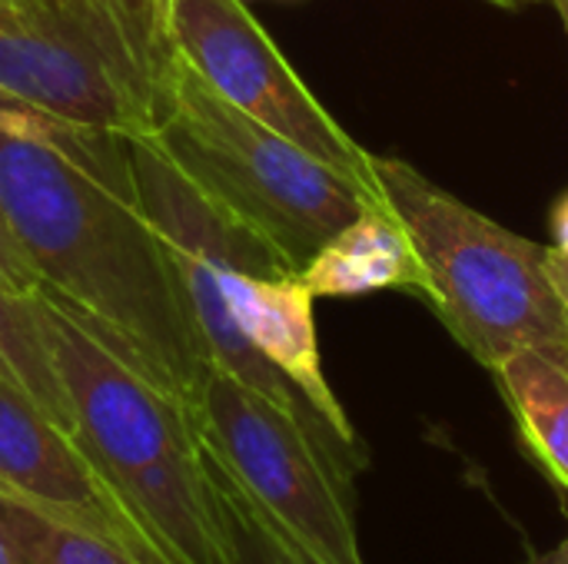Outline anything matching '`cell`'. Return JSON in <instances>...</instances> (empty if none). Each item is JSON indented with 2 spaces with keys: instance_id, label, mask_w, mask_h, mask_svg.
Masks as SVG:
<instances>
[{
  "instance_id": "cell-1",
  "label": "cell",
  "mask_w": 568,
  "mask_h": 564,
  "mask_svg": "<svg viewBox=\"0 0 568 564\" xmlns=\"http://www.w3.org/2000/svg\"><path fill=\"white\" fill-rule=\"evenodd\" d=\"M0 209L40 296L190 406L210 362L143 209L126 136L0 93Z\"/></svg>"
},
{
  "instance_id": "cell-2",
  "label": "cell",
  "mask_w": 568,
  "mask_h": 564,
  "mask_svg": "<svg viewBox=\"0 0 568 564\" xmlns=\"http://www.w3.org/2000/svg\"><path fill=\"white\" fill-rule=\"evenodd\" d=\"M33 302L77 419V445L166 562L230 564L190 406L110 352L53 299L37 293Z\"/></svg>"
},
{
  "instance_id": "cell-3",
  "label": "cell",
  "mask_w": 568,
  "mask_h": 564,
  "mask_svg": "<svg viewBox=\"0 0 568 564\" xmlns=\"http://www.w3.org/2000/svg\"><path fill=\"white\" fill-rule=\"evenodd\" d=\"M150 140L296 273L366 206H376L346 176L223 100L170 37L153 76Z\"/></svg>"
},
{
  "instance_id": "cell-4",
  "label": "cell",
  "mask_w": 568,
  "mask_h": 564,
  "mask_svg": "<svg viewBox=\"0 0 568 564\" xmlns=\"http://www.w3.org/2000/svg\"><path fill=\"white\" fill-rule=\"evenodd\" d=\"M383 203L419 263V296L489 372L519 349L568 359V309L546 273V246L466 206L416 166L373 156Z\"/></svg>"
},
{
  "instance_id": "cell-5",
  "label": "cell",
  "mask_w": 568,
  "mask_h": 564,
  "mask_svg": "<svg viewBox=\"0 0 568 564\" xmlns=\"http://www.w3.org/2000/svg\"><path fill=\"white\" fill-rule=\"evenodd\" d=\"M160 0H0V93L67 123L150 136Z\"/></svg>"
},
{
  "instance_id": "cell-6",
  "label": "cell",
  "mask_w": 568,
  "mask_h": 564,
  "mask_svg": "<svg viewBox=\"0 0 568 564\" xmlns=\"http://www.w3.org/2000/svg\"><path fill=\"white\" fill-rule=\"evenodd\" d=\"M213 459L313 564H366L353 482L283 406L210 366L190 402Z\"/></svg>"
},
{
  "instance_id": "cell-7",
  "label": "cell",
  "mask_w": 568,
  "mask_h": 564,
  "mask_svg": "<svg viewBox=\"0 0 568 564\" xmlns=\"http://www.w3.org/2000/svg\"><path fill=\"white\" fill-rule=\"evenodd\" d=\"M160 20L180 57L223 100L346 176L376 206H386L373 153L310 93L243 0H160Z\"/></svg>"
},
{
  "instance_id": "cell-8",
  "label": "cell",
  "mask_w": 568,
  "mask_h": 564,
  "mask_svg": "<svg viewBox=\"0 0 568 564\" xmlns=\"http://www.w3.org/2000/svg\"><path fill=\"white\" fill-rule=\"evenodd\" d=\"M0 489L143 564H170L113 485L33 399L0 379Z\"/></svg>"
},
{
  "instance_id": "cell-9",
  "label": "cell",
  "mask_w": 568,
  "mask_h": 564,
  "mask_svg": "<svg viewBox=\"0 0 568 564\" xmlns=\"http://www.w3.org/2000/svg\"><path fill=\"white\" fill-rule=\"evenodd\" d=\"M216 283L223 302L236 322V329L250 339V346L273 362L300 392L313 402V409L353 445L366 449L336 392L329 389L320 362L316 322H313V293L300 276H256L243 266L223 263L216 269Z\"/></svg>"
},
{
  "instance_id": "cell-10",
  "label": "cell",
  "mask_w": 568,
  "mask_h": 564,
  "mask_svg": "<svg viewBox=\"0 0 568 564\" xmlns=\"http://www.w3.org/2000/svg\"><path fill=\"white\" fill-rule=\"evenodd\" d=\"M303 286L326 299L379 289H423V263L389 206H366L300 273Z\"/></svg>"
},
{
  "instance_id": "cell-11",
  "label": "cell",
  "mask_w": 568,
  "mask_h": 564,
  "mask_svg": "<svg viewBox=\"0 0 568 564\" xmlns=\"http://www.w3.org/2000/svg\"><path fill=\"white\" fill-rule=\"evenodd\" d=\"M532 462L568 495V359L519 349L493 369Z\"/></svg>"
},
{
  "instance_id": "cell-12",
  "label": "cell",
  "mask_w": 568,
  "mask_h": 564,
  "mask_svg": "<svg viewBox=\"0 0 568 564\" xmlns=\"http://www.w3.org/2000/svg\"><path fill=\"white\" fill-rule=\"evenodd\" d=\"M0 379L33 399L63 432L77 435V419L47 346L33 296L17 293L0 276Z\"/></svg>"
},
{
  "instance_id": "cell-13",
  "label": "cell",
  "mask_w": 568,
  "mask_h": 564,
  "mask_svg": "<svg viewBox=\"0 0 568 564\" xmlns=\"http://www.w3.org/2000/svg\"><path fill=\"white\" fill-rule=\"evenodd\" d=\"M203 442V439H200ZM206 479L213 495V512L220 525V539L230 564H313L270 519L266 512L243 492V485L213 459L203 445Z\"/></svg>"
},
{
  "instance_id": "cell-14",
  "label": "cell",
  "mask_w": 568,
  "mask_h": 564,
  "mask_svg": "<svg viewBox=\"0 0 568 564\" xmlns=\"http://www.w3.org/2000/svg\"><path fill=\"white\" fill-rule=\"evenodd\" d=\"M0 525L20 564H143L0 489Z\"/></svg>"
},
{
  "instance_id": "cell-15",
  "label": "cell",
  "mask_w": 568,
  "mask_h": 564,
  "mask_svg": "<svg viewBox=\"0 0 568 564\" xmlns=\"http://www.w3.org/2000/svg\"><path fill=\"white\" fill-rule=\"evenodd\" d=\"M0 276H3L17 293H23V296H37V293H40V279H37L33 266L27 263L20 243L13 239L3 209H0Z\"/></svg>"
},
{
  "instance_id": "cell-16",
  "label": "cell",
  "mask_w": 568,
  "mask_h": 564,
  "mask_svg": "<svg viewBox=\"0 0 568 564\" xmlns=\"http://www.w3.org/2000/svg\"><path fill=\"white\" fill-rule=\"evenodd\" d=\"M546 273L568 309V193L552 213V246H546Z\"/></svg>"
},
{
  "instance_id": "cell-17",
  "label": "cell",
  "mask_w": 568,
  "mask_h": 564,
  "mask_svg": "<svg viewBox=\"0 0 568 564\" xmlns=\"http://www.w3.org/2000/svg\"><path fill=\"white\" fill-rule=\"evenodd\" d=\"M526 564H568V532L556 548H549V552H542V555H529V562Z\"/></svg>"
},
{
  "instance_id": "cell-18",
  "label": "cell",
  "mask_w": 568,
  "mask_h": 564,
  "mask_svg": "<svg viewBox=\"0 0 568 564\" xmlns=\"http://www.w3.org/2000/svg\"><path fill=\"white\" fill-rule=\"evenodd\" d=\"M0 564H20L17 562V555H13V545H10V539H7V532H3V525H0Z\"/></svg>"
},
{
  "instance_id": "cell-19",
  "label": "cell",
  "mask_w": 568,
  "mask_h": 564,
  "mask_svg": "<svg viewBox=\"0 0 568 564\" xmlns=\"http://www.w3.org/2000/svg\"><path fill=\"white\" fill-rule=\"evenodd\" d=\"M496 7H506V10H523V7H532V3H549V0H489Z\"/></svg>"
}]
</instances>
